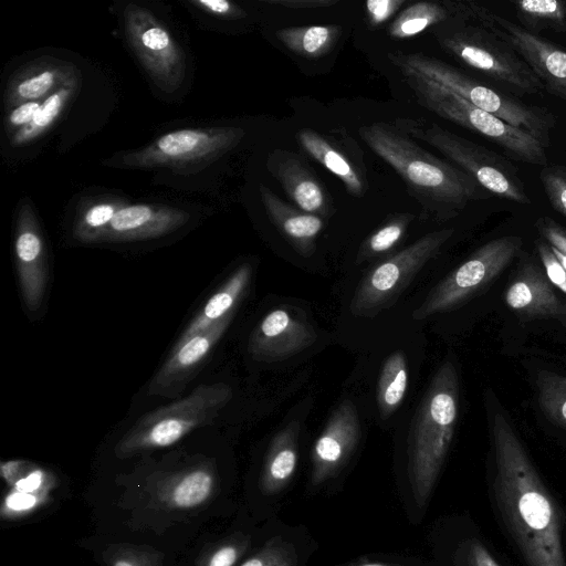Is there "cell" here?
I'll list each match as a JSON object with an SVG mask.
<instances>
[{
    "instance_id": "8fae6325",
    "label": "cell",
    "mask_w": 566,
    "mask_h": 566,
    "mask_svg": "<svg viewBox=\"0 0 566 566\" xmlns=\"http://www.w3.org/2000/svg\"><path fill=\"white\" fill-rule=\"evenodd\" d=\"M522 247L523 238L518 235L501 237L480 247L430 291L413 311V319L420 321L450 311L468 301L493 282L521 252Z\"/></svg>"
},
{
    "instance_id": "30bf717a",
    "label": "cell",
    "mask_w": 566,
    "mask_h": 566,
    "mask_svg": "<svg viewBox=\"0 0 566 566\" xmlns=\"http://www.w3.org/2000/svg\"><path fill=\"white\" fill-rule=\"evenodd\" d=\"M441 46L462 63L522 93L544 86L527 63L501 38L481 25H459L438 35Z\"/></svg>"
},
{
    "instance_id": "7402d4cb",
    "label": "cell",
    "mask_w": 566,
    "mask_h": 566,
    "mask_svg": "<svg viewBox=\"0 0 566 566\" xmlns=\"http://www.w3.org/2000/svg\"><path fill=\"white\" fill-rule=\"evenodd\" d=\"M252 275L249 263L240 265L228 280L210 296L205 306L190 321L176 344H180L196 334L212 327L234 308L243 296Z\"/></svg>"
},
{
    "instance_id": "ee69618b",
    "label": "cell",
    "mask_w": 566,
    "mask_h": 566,
    "mask_svg": "<svg viewBox=\"0 0 566 566\" xmlns=\"http://www.w3.org/2000/svg\"><path fill=\"white\" fill-rule=\"evenodd\" d=\"M462 566H500L488 548L479 541H469L462 554Z\"/></svg>"
},
{
    "instance_id": "8992f818",
    "label": "cell",
    "mask_w": 566,
    "mask_h": 566,
    "mask_svg": "<svg viewBox=\"0 0 566 566\" xmlns=\"http://www.w3.org/2000/svg\"><path fill=\"white\" fill-rule=\"evenodd\" d=\"M232 398L223 382L197 387L189 396L139 418L115 447L118 458L169 447L190 431L211 422Z\"/></svg>"
},
{
    "instance_id": "7a4b0ae2",
    "label": "cell",
    "mask_w": 566,
    "mask_h": 566,
    "mask_svg": "<svg viewBox=\"0 0 566 566\" xmlns=\"http://www.w3.org/2000/svg\"><path fill=\"white\" fill-rule=\"evenodd\" d=\"M358 134L413 196L442 218H452L470 201L486 197L469 174L424 150L395 125L374 123L361 126Z\"/></svg>"
},
{
    "instance_id": "f35d334b",
    "label": "cell",
    "mask_w": 566,
    "mask_h": 566,
    "mask_svg": "<svg viewBox=\"0 0 566 566\" xmlns=\"http://www.w3.org/2000/svg\"><path fill=\"white\" fill-rule=\"evenodd\" d=\"M48 495V491L28 493L12 489L3 500L1 514L12 517L31 512L43 504Z\"/></svg>"
},
{
    "instance_id": "836d02e7",
    "label": "cell",
    "mask_w": 566,
    "mask_h": 566,
    "mask_svg": "<svg viewBox=\"0 0 566 566\" xmlns=\"http://www.w3.org/2000/svg\"><path fill=\"white\" fill-rule=\"evenodd\" d=\"M122 205L97 202L87 207L75 222L74 237L86 243L99 242L101 235L109 226Z\"/></svg>"
},
{
    "instance_id": "ba28073f",
    "label": "cell",
    "mask_w": 566,
    "mask_h": 566,
    "mask_svg": "<svg viewBox=\"0 0 566 566\" xmlns=\"http://www.w3.org/2000/svg\"><path fill=\"white\" fill-rule=\"evenodd\" d=\"M244 135V129L229 126L172 130L142 148L109 158L105 164L129 169L196 171L234 148Z\"/></svg>"
},
{
    "instance_id": "3957f363",
    "label": "cell",
    "mask_w": 566,
    "mask_h": 566,
    "mask_svg": "<svg viewBox=\"0 0 566 566\" xmlns=\"http://www.w3.org/2000/svg\"><path fill=\"white\" fill-rule=\"evenodd\" d=\"M459 394L457 368L452 361H444L413 416L407 439V472L419 507L429 499L453 439Z\"/></svg>"
},
{
    "instance_id": "ffe728a7",
    "label": "cell",
    "mask_w": 566,
    "mask_h": 566,
    "mask_svg": "<svg viewBox=\"0 0 566 566\" xmlns=\"http://www.w3.org/2000/svg\"><path fill=\"white\" fill-rule=\"evenodd\" d=\"M268 167L298 209L316 216L329 213L324 187L298 155L276 149L269 156Z\"/></svg>"
},
{
    "instance_id": "6da1fadb",
    "label": "cell",
    "mask_w": 566,
    "mask_h": 566,
    "mask_svg": "<svg viewBox=\"0 0 566 566\" xmlns=\"http://www.w3.org/2000/svg\"><path fill=\"white\" fill-rule=\"evenodd\" d=\"M493 490L527 566H566L557 506L505 416L492 419Z\"/></svg>"
},
{
    "instance_id": "484cf974",
    "label": "cell",
    "mask_w": 566,
    "mask_h": 566,
    "mask_svg": "<svg viewBox=\"0 0 566 566\" xmlns=\"http://www.w3.org/2000/svg\"><path fill=\"white\" fill-rule=\"evenodd\" d=\"M340 34L337 25H307L284 28L275 32L276 39L290 51L318 57L327 53Z\"/></svg>"
},
{
    "instance_id": "f546056e",
    "label": "cell",
    "mask_w": 566,
    "mask_h": 566,
    "mask_svg": "<svg viewBox=\"0 0 566 566\" xmlns=\"http://www.w3.org/2000/svg\"><path fill=\"white\" fill-rule=\"evenodd\" d=\"M214 478L205 468L181 473L171 484L169 501L178 509H191L205 503L212 494Z\"/></svg>"
},
{
    "instance_id": "d4e9b609",
    "label": "cell",
    "mask_w": 566,
    "mask_h": 566,
    "mask_svg": "<svg viewBox=\"0 0 566 566\" xmlns=\"http://www.w3.org/2000/svg\"><path fill=\"white\" fill-rule=\"evenodd\" d=\"M408 384V366L402 350L391 353L384 361L377 389V405L382 420L389 418L402 402Z\"/></svg>"
},
{
    "instance_id": "4316f807",
    "label": "cell",
    "mask_w": 566,
    "mask_h": 566,
    "mask_svg": "<svg viewBox=\"0 0 566 566\" xmlns=\"http://www.w3.org/2000/svg\"><path fill=\"white\" fill-rule=\"evenodd\" d=\"M521 27L538 34L543 30L566 31V1L516 0L512 2Z\"/></svg>"
},
{
    "instance_id": "83f0119b",
    "label": "cell",
    "mask_w": 566,
    "mask_h": 566,
    "mask_svg": "<svg viewBox=\"0 0 566 566\" xmlns=\"http://www.w3.org/2000/svg\"><path fill=\"white\" fill-rule=\"evenodd\" d=\"M72 92L73 87L70 82L52 92L42 102L33 120L29 125L14 132L10 144L12 146H21L42 136L60 117Z\"/></svg>"
},
{
    "instance_id": "e0dca14e",
    "label": "cell",
    "mask_w": 566,
    "mask_h": 566,
    "mask_svg": "<svg viewBox=\"0 0 566 566\" xmlns=\"http://www.w3.org/2000/svg\"><path fill=\"white\" fill-rule=\"evenodd\" d=\"M317 338L313 327L286 308L269 312L252 332L248 349L259 360L289 358L310 347Z\"/></svg>"
},
{
    "instance_id": "7dc6e473",
    "label": "cell",
    "mask_w": 566,
    "mask_h": 566,
    "mask_svg": "<svg viewBox=\"0 0 566 566\" xmlns=\"http://www.w3.org/2000/svg\"><path fill=\"white\" fill-rule=\"evenodd\" d=\"M266 2L290 9H317L332 7L337 3V0H268Z\"/></svg>"
},
{
    "instance_id": "1f68e13d",
    "label": "cell",
    "mask_w": 566,
    "mask_h": 566,
    "mask_svg": "<svg viewBox=\"0 0 566 566\" xmlns=\"http://www.w3.org/2000/svg\"><path fill=\"white\" fill-rule=\"evenodd\" d=\"M1 474L19 492H42L53 486V476L48 471L25 461L3 462Z\"/></svg>"
},
{
    "instance_id": "2e32d148",
    "label": "cell",
    "mask_w": 566,
    "mask_h": 566,
    "mask_svg": "<svg viewBox=\"0 0 566 566\" xmlns=\"http://www.w3.org/2000/svg\"><path fill=\"white\" fill-rule=\"evenodd\" d=\"M14 253L24 305L35 312L48 286V261L44 241L29 202L22 203L18 213Z\"/></svg>"
},
{
    "instance_id": "4dcf8cb0",
    "label": "cell",
    "mask_w": 566,
    "mask_h": 566,
    "mask_svg": "<svg viewBox=\"0 0 566 566\" xmlns=\"http://www.w3.org/2000/svg\"><path fill=\"white\" fill-rule=\"evenodd\" d=\"M535 384L544 416L553 424L566 430V376L539 370Z\"/></svg>"
},
{
    "instance_id": "d590c367",
    "label": "cell",
    "mask_w": 566,
    "mask_h": 566,
    "mask_svg": "<svg viewBox=\"0 0 566 566\" xmlns=\"http://www.w3.org/2000/svg\"><path fill=\"white\" fill-rule=\"evenodd\" d=\"M250 545L248 536L237 534L208 548L196 566H234Z\"/></svg>"
},
{
    "instance_id": "b9f144b4",
    "label": "cell",
    "mask_w": 566,
    "mask_h": 566,
    "mask_svg": "<svg viewBox=\"0 0 566 566\" xmlns=\"http://www.w3.org/2000/svg\"><path fill=\"white\" fill-rule=\"evenodd\" d=\"M535 227L547 243L566 258V228L549 217L538 218Z\"/></svg>"
},
{
    "instance_id": "f6af8a7d",
    "label": "cell",
    "mask_w": 566,
    "mask_h": 566,
    "mask_svg": "<svg viewBox=\"0 0 566 566\" xmlns=\"http://www.w3.org/2000/svg\"><path fill=\"white\" fill-rule=\"evenodd\" d=\"M190 3L218 18L237 19L244 14L239 7L227 0H197Z\"/></svg>"
},
{
    "instance_id": "ac0fdd59",
    "label": "cell",
    "mask_w": 566,
    "mask_h": 566,
    "mask_svg": "<svg viewBox=\"0 0 566 566\" xmlns=\"http://www.w3.org/2000/svg\"><path fill=\"white\" fill-rule=\"evenodd\" d=\"M506 305L521 318H556L566 325V303L549 282L545 272L532 259H524L507 285Z\"/></svg>"
},
{
    "instance_id": "ab89813d",
    "label": "cell",
    "mask_w": 566,
    "mask_h": 566,
    "mask_svg": "<svg viewBox=\"0 0 566 566\" xmlns=\"http://www.w3.org/2000/svg\"><path fill=\"white\" fill-rule=\"evenodd\" d=\"M535 245L549 282L566 294V269L547 242L536 240Z\"/></svg>"
},
{
    "instance_id": "9c48e42d",
    "label": "cell",
    "mask_w": 566,
    "mask_h": 566,
    "mask_svg": "<svg viewBox=\"0 0 566 566\" xmlns=\"http://www.w3.org/2000/svg\"><path fill=\"white\" fill-rule=\"evenodd\" d=\"M453 233L452 228L427 233L374 266L360 281L353 295L352 314L373 317L394 305L418 272L438 254Z\"/></svg>"
},
{
    "instance_id": "60d3db41",
    "label": "cell",
    "mask_w": 566,
    "mask_h": 566,
    "mask_svg": "<svg viewBox=\"0 0 566 566\" xmlns=\"http://www.w3.org/2000/svg\"><path fill=\"white\" fill-rule=\"evenodd\" d=\"M109 566H158V555L135 547L117 548L108 558Z\"/></svg>"
},
{
    "instance_id": "5bb4252c",
    "label": "cell",
    "mask_w": 566,
    "mask_h": 566,
    "mask_svg": "<svg viewBox=\"0 0 566 566\" xmlns=\"http://www.w3.org/2000/svg\"><path fill=\"white\" fill-rule=\"evenodd\" d=\"M361 437L355 403L342 401L329 417L312 449L311 484L317 486L334 476L348 461Z\"/></svg>"
},
{
    "instance_id": "44dd1931",
    "label": "cell",
    "mask_w": 566,
    "mask_h": 566,
    "mask_svg": "<svg viewBox=\"0 0 566 566\" xmlns=\"http://www.w3.org/2000/svg\"><path fill=\"white\" fill-rule=\"evenodd\" d=\"M259 190L271 222L297 253L311 256L316 248V237L324 227L323 219L286 203L265 185H260Z\"/></svg>"
},
{
    "instance_id": "4fadbf2b",
    "label": "cell",
    "mask_w": 566,
    "mask_h": 566,
    "mask_svg": "<svg viewBox=\"0 0 566 566\" xmlns=\"http://www.w3.org/2000/svg\"><path fill=\"white\" fill-rule=\"evenodd\" d=\"M126 39L160 90L172 93L185 81L184 53L168 29L147 9L128 3L124 10Z\"/></svg>"
},
{
    "instance_id": "277c9868",
    "label": "cell",
    "mask_w": 566,
    "mask_h": 566,
    "mask_svg": "<svg viewBox=\"0 0 566 566\" xmlns=\"http://www.w3.org/2000/svg\"><path fill=\"white\" fill-rule=\"evenodd\" d=\"M388 59L398 69L413 71L441 84L478 108L528 132L546 147L548 146L549 130L554 127V119L547 109L525 104L504 92L478 82L441 60L422 53L395 51L388 54Z\"/></svg>"
},
{
    "instance_id": "603a6c76",
    "label": "cell",
    "mask_w": 566,
    "mask_h": 566,
    "mask_svg": "<svg viewBox=\"0 0 566 566\" xmlns=\"http://www.w3.org/2000/svg\"><path fill=\"white\" fill-rule=\"evenodd\" d=\"M300 431V422L293 420L274 436L260 479L263 492L273 494L290 483L297 465Z\"/></svg>"
},
{
    "instance_id": "c3c4849f",
    "label": "cell",
    "mask_w": 566,
    "mask_h": 566,
    "mask_svg": "<svg viewBox=\"0 0 566 566\" xmlns=\"http://www.w3.org/2000/svg\"><path fill=\"white\" fill-rule=\"evenodd\" d=\"M359 566H388V565L379 564V563H368V564H363V565H359Z\"/></svg>"
},
{
    "instance_id": "d6986e66",
    "label": "cell",
    "mask_w": 566,
    "mask_h": 566,
    "mask_svg": "<svg viewBox=\"0 0 566 566\" xmlns=\"http://www.w3.org/2000/svg\"><path fill=\"white\" fill-rule=\"evenodd\" d=\"M189 218L188 212L171 207L122 205L101 235L99 242L160 238L185 226Z\"/></svg>"
},
{
    "instance_id": "bcb514c9",
    "label": "cell",
    "mask_w": 566,
    "mask_h": 566,
    "mask_svg": "<svg viewBox=\"0 0 566 566\" xmlns=\"http://www.w3.org/2000/svg\"><path fill=\"white\" fill-rule=\"evenodd\" d=\"M42 102L40 101H30L17 105L8 114L7 125L18 129L29 125L33 120Z\"/></svg>"
},
{
    "instance_id": "7c38bea8",
    "label": "cell",
    "mask_w": 566,
    "mask_h": 566,
    "mask_svg": "<svg viewBox=\"0 0 566 566\" xmlns=\"http://www.w3.org/2000/svg\"><path fill=\"white\" fill-rule=\"evenodd\" d=\"M450 13L470 19L505 41L532 69L543 86L566 101V50L472 2H444Z\"/></svg>"
},
{
    "instance_id": "d6a6232c",
    "label": "cell",
    "mask_w": 566,
    "mask_h": 566,
    "mask_svg": "<svg viewBox=\"0 0 566 566\" xmlns=\"http://www.w3.org/2000/svg\"><path fill=\"white\" fill-rule=\"evenodd\" d=\"M412 219L413 216L409 213L400 214L375 231L360 247L357 263L391 250L401 240Z\"/></svg>"
},
{
    "instance_id": "7bdbcfd3",
    "label": "cell",
    "mask_w": 566,
    "mask_h": 566,
    "mask_svg": "<svg viewBox=\"0 0 566 566\" xmlns=\"http://www.w3.org/2000/svg\"><path fill=\"white\" fill-rule=\"evenodd\" d=\"M403 3V0H368L366 2V11L369 24L373 27L382 24Z\"/></svg>"
},
{
    "instance_id": "74e56055",
    "label": "cell",
    "mask_w": 566,
    "mask_h": 566,
    "mask_svg": "<svg viewBox=\"0 0 566 566\" xmlns=\"http://www.w3.org/2000/svg\"><path fill=\"white\" fill-rule=\"evenodd\" d=\"M539 178L552 207L566 217V167L546 165L541 170Z\"/></svg>"
},
{
    "instance_id": "cb8c5ba5",
    "label": "cell",
    "mask_w": 566,
    "mask_h": 566,
    "mask_svg": "<svg viewBox=\"0 0 566 566\" xmlns=\"http://www.w3.org/2000/svg\"><path fill=\"white\" fill-rule=\"evenodd\" d=\"M297 140L307 155L344 184L348 193L354 197H361L364 195L366 190L364 180L347 157L328 140L310 128L298 130Z\"/></svg>"
},
{
    "instance_id": "f1b7e54d",
    "label": "cell",
    "mask_w": 566,
    "mask_h": 566,
    "mask_svg": "<svg viewBox=\"0 0 566 566\" xmlns=\"http://www.w3.org/2000/svg\"><path fill=\"white\" fill-rule=\"evenodd\" d=\"M450 14L444 3L416 2L400 12L389 25L388 32L395 39L410 38L431 25L444 21Z\"/></svg>"
},
{
    "instance_id": "52a82bcc",
    "label": "cell",
    "mask_w": 566,
    "mask_h": 566,
    "mask_svg": "<svg viewBox=\"0 0 566 566\" xmlns=\"http://www.w3.org/2000/svg\"><path fill=\"white\" fill-rule=\"evenodd\" d=\"M394 125L431 145L490 192L520 205L531 203L516 167L500 154L423 119L402 118Z\"/></svg>"
},
{
    "instance_id": "e575fe53",
    "label": "cell",
    "mask_w": 566,
    "mask_h": 566,
    "mask_svg": "<svg viewBox=\"0 0 566 566\" xmlns=\"http://www.w3.org/2000/svg\"><path fill=\"white\" fill-rule=\"evenodd\" d=\"M61 71L56 67L43 69L24 76L12 84L10 101L13 104L39 101L46 96L61 82Z\"/></svg>"
},
{
    "instance_id": "5b68a950",
    "label": "cell",
    "mask_w": 566,
    "mask_h": 566,
    "mask_svg": "<svg viewBox=\"0 0 566 566\" xmlns=\"http://www.w3.org/2000/svg\"><path fill=\"white\" fill-rule=\"evenodd\" d=\"M418 102L442 118L482 135L513 158L546 166V146L528 132L472 105L454 92L413 71L399 69Z\"/></svg>"
},
{
    "instance_id": "8d00e7d4",
    "label": "cell",
    "mask_w": 566,
    "mask_h": 566,
    "mask_svg": "<svg viewBox=\"0 0 566 566\" xmlns=\"http://www.w3.org/2000/svg\"><path fill=\"white\" fill-rule=\"evenodd\" d=\"M240 566H296L295 549L281 538H273Z\"/></svg>"
},
{
    "instance_id": "9a60e30c",
    "label": "cell",
    "mask_w": 566,
    "mask_h": 566,
    "mask_svg": "<svg viewBox=\"0 0 566 566\" xmlns=\"http://www.w3.org/2000/svg\"><path fill=\"white\" fill-rule=\"evenodd\" d=\"M233 315L234 313H231L207 331L176 344L150 380L148 392L172 398L182 391L207 363L214 346L231 324Z\"/></svg>"
}]
</instances>
